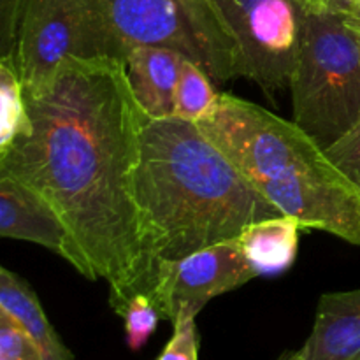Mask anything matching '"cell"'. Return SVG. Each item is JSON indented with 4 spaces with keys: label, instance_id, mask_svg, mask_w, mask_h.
Returning a JSON list of instances; mask_svg holds the SVG:
<instances>
[{
    "label": "cell",
    "instance_id": "ba28073f",
    "mask_svg": "<svg viewBox=\"0 0 360 360\" xmlns=\"http://www.w3.org/2000/svg\"><path fill=\"white\" fill-rule=\"evenodd\" d=\"M259 278L238 241L217 243L178 260H158L150 295L162 319L174 326L195 316L211 299Z\"/></svg>",
    "mask_w": 360,
    "mask_h": 360
},
{
    "label": "cell",
    "instance_id": "4fadbf2b",
    "mask_svg": "<svg viewBox=\"0 0 360 360\" xmlns=\"http://www.w3.org/2000/svg\"><path fill=\"white\" fill-rule=\"evenodd\" d=\"M0 309L9 313L41 348L44 360H74L46 316L30 283L7 267H0Z\"/></svg>",
    "mask_w": 360,
    "mask_h": 360
},
{
    "label": "cell",
    "instance_id": "603a6c76",
    "mask_svg": "<svg viewBox=\"0 0 360 360\" xmlns=\"http://www.w3.org/2000/svg\"><path fill=\"white\" fill-rule=\"evenodd\" d=\"M278 360H301V359H299L297 352H285V354Z\"/></svg>",
    "mask_w": 360,
    "mask_h": 360
},
{
    "label": "cell",
    "instance_id": "44dd1931",
    "mask_svg": "<svg viewBox=\"0 0 360 360\" xmlns=\"http://www.w3.org/2000/svg\"><path fill=\"white\" fill-rule=\"evenodd\" d=\"M357 0H306L311 13L347 14Z\"/></svg>",
    "mask_w": 360,
    "mask_h": 360
},
{
    "label": "cell",
    "instance_id": "7402d4cb",
    "mask_svg": "<svg viewBox=\"0 0 360 360\" xmlns=\"http://www.w3.org/2000/svg\"><path fill=\"white\" fill-rule=\"evenodd\" d=\"M343 18H345V23H347V27L350 28L355 41H357L360 46V0H357V2L354 4V7H352L347 14H343Z\"/></svg>",
    "mask_w": 360,
    "mask_h": 360
},
{
    "label": "cell",
    "instance_id": "9c48e42d",
    "mask_svg": "<svg viewBox=\"0 0 360 360\" xmlns=\"http://www.w3.org/2000/svg\"><path fill=\"white\" fill-rule=\"evenodd\" d=\"M0 236L44 246L90 280L86 262L58 211L41 193L9 176H0Z\"/></svg>",
    "mask_w": 360,
    "mask_h": 360
},
{
    "label": "cell",
    "instance_id": "8992f818",
    "mask_svg": "<svg viewBox=\"0 0 360 360\" xmlns=\"http://www.w3.org/2000/svg\"><path fill=\"white\" fill-rule=\"evenodd\" d=\"M13 56L27 94L69 56L123 62L97 0H25Z\"/></svg>",
    "mask_w": 360,
    "mask_h": 360
},
{
    "label": "cell",
    "instance_id": "e0dca14e",
    "mask_svg": "<svg viewBox=\"0 0 360 360\" xmlns=\"http://www.w3.org/2000/svg\"><path fill=\"white\" fill-rule=\"evenodd\" d=\"M0 360H44L30 334L4 309H0Z\"/></svg>",
    "mask_w": 360,
    "mask_h": 360
},
{
    "label": "cell",
    "instance_id": "5b68a950",
    "mask_svg": "<svg viewBox=\"0 0 360 360\" xmlns=\"http://www.w3.org/2000/svg\"><path fill=\"white\" fill-rule=\"evenodd\" d=\"M122 58L137 46L171 48L225 83L236 74V42L211 0H97Z\"/></svg>",
    "mask_w": 360,
    "mask_h": 360
},
{
    "label": "cell",
    "instance_id": "7a4b0ae2",
    "mask_svg": "<svg viewBox=\"0 0 360 360\" xmlns=\"http://www.w3.org/2000/svg\"><path fill=\"white\" fill-rule=\"evenodd\" d=\"M134 185L155 262L183 259L281 214L197 123L178 116H148Z\"/></svg>",
    "mask_w": 360,
    "mask_h": 360
},
{
    "label": "cell",
    "instance_id": "ac0fdd59",
    "mask_svg": "<svg viewBox=\"0 0 360 360\" xmlns=\"http://www.w3.org/2000/svg\"><path fill=\"white\" fill-rule=\"evenodd\" d=\"M329 160L360 192V122L343 137L326 148Z\"/></svg>",
    "mask_w": 360,
    "mask_h": 360
},
{
    "label": "cell",
    "instance_id": "3957f363",
    "mask_svg": "<svg viewBox=\"0 0 360 360\" xmlns=\"http://www.w3.org/2000/svg\"><path fill=\"white\" fill-rule=\"evenodd\" d=\"M197 125L281 214L360 246V192L294 120L221 94Z\"/></svg>",
    "mask_w": 360,
    "mask_h": 360
},
{
    "label": "cell",
    "instance_id": "8fae6325",
    "mask_svg": "<svg viewBox=\"0 0 360 360\" xmlns=\"http://www.w3.org/2000/svg\"><path fill=\"white\" fill-rule=\"evenodd\" d=\"M185 58L171 48L137 46L123 60L134 97L150 118L174 116L176 84Z\"/></svg>",
    "mask_w": 360,
    "mask_h": 360
},
{
    "label": "cell",
    "instance_id": "277c9868",
    "mask_svg": "<svg viewBox=\"0 0 360 360\" xmlns=\"http://www.w3.org/2000/svg\"><path fill=\"white\" fill-rule=\"evenodd\" d=\"M288 88L294 122L323 150L360 122V46L343 14H309Z\"/></svg>",
    "mask_w": 360,
    "mask_h": 360
},
{
    "label": "cell",
    "instance_id": "7c38bea8",
    "mask_svg": "<svg viewBox=\"0 0 360 360\" xmlns=\"http://www.w3.org/2000/svg\"><path fill=\"white\" fill-rule=\"evenodd\" d=\"M301 229L297 220L280 214L248 225L236 241L259 276H273L294 264Z\"/></svg>",
    "mask_w": 360,
    "mask_h": 360
},
{
    "label": "cell",
    "instance_id": "52a82bcc",
    "mask_svg": "<svg viewBox=\"0 0 360 360\" xmlns=\"http://www.w3.org/2000/svg\"><path fill=\"white\" fill-rule=\"evenodd\" d=\"M236 42V74L266 94L290 86L301 51L306 0H211Z\"/></svg>",
    "mask_w": 360,
    "mask_h": 360
},
{
    "label": "cell",
    "instance_id": "ffe728a7",
    "mask_svg": "<svg viewBox=\"0 0 360 360\" xmlns=\"http://www.w3.org/2000/svg\"><path fill=\"white\" fill-rule=\"evenodd\" d=\"M25 0H0V53L13 55Z\"/></svg>",
    "mask_w": 360,
    "mask_h": 360
},
{
    "label": "cell",
    "instance_id": "30bf717a",
    "mask_svg": "<svg viewBox=\"0 0 360 360\" xmlns=\"http://www.w3.org/2000/svg\"><path fill=\"white\" fill-rule=\"evenodd\" d=\"M301 360H360V288L320 295Z\"/></svg>",
    "mask_w": 360,
    "mask_h": 360
},
{
    "label": "cell",
    "instance_id": "2e32d148",
    "mask_svg": "<svg viewBox=\"0 0 360 360\" xmlns=\"http://www.w3.org/2000/svg\"><path fill=\"white\" fill-rule=\"evenodd\" d=\"M115 311L123 319L127 345L132 352L146 347L162 320L160 311L155 306L151 295L144 292L127 297Z\"/></svg>",
    "mask_w": 360,
    "mask_h": 360
},
{
    "label": "cell",
    "instance_id": "9a60e30c",
    "mask_svg": "<svg viewBox=\"0 0 360 360\" xmlns=\"http://www.w3.org/2000/svg\"><path fill=\"white\" fill-rule=\"evenodd\" d=\"M220 95L204 67L190 58L183 60L176 84L174 116L193 123L204 122L218 109Z\"/></svg>",
    "mask_w": 360,
    "mask_h": 360
},
{
    "label": "cell",
    "instance_id": "6da1fadb",
    "mask_svg": "<svg viewBox=\"0 0 360 360\" xmlns=\"http://www.w3.org/2000/svg\"><path fill=\"white\" fill-rule=\"evenodd\" d=\"M27 101L32 130L0 151V176L28 185L58 211L90 280L109 283L112 309L150 294L157 262L134 185L148 115L125 63L69 56Z\"/></svg>",
    "mask_w": 360,
    "mask_h": 360
},
{
    "label": "cell",
    "instance_id": "d6986e66",
    "mask_svg": "<svg viewBox=\"0 0 360 360\" xmlns=\"http://www.w3.org/2000/svg\"><path fill=\"white\" fill-rule=\"evenodd\" d=\"M174 333L157 360H199V334L195 316H186L174 323Z\"/></svg>",
    "mask_w": 360,
    "mask_h": 360
},
{
    "label": "cell",
    "instance_id": "5bb4252c",
    "mask_svg": "<svg viewBox=\"0 0 360 360\" xmlns=\"http://www.w3.org/2000/svg\"><path fill=\"white\" fill-rule=\"evenodd\" d=\"M32 120L25 84L13 55L0 58V151L30 134Z\"/></svg>",
    "mask_w": 360,
    "mask_h": 360
}]
</instances>
